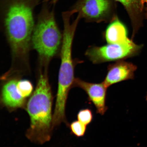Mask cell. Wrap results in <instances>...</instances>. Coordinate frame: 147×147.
I'll return each mask as SVG.
<instances>
[{"label":"cell","instance_id":"obj_1","mask_svg":"<svg viewBox=\"0 0 147 147\" xmlns=\"http://www.w3.org/2000/svg\"><path fill=\"white\" fill-rule=\"evenodd\" d=\"M34 0H6L3 4L1 23L11 55L9 76L21 75L30 72V52L35 22Z\"/></svg>","mask_w":147,"mask_h":147},{"label":"cell","instance_id":"obj_2","mask_svg":"<svg viewBox=\"0 0 147 147\" xmlns=\"http://www.w3.org/2000/svg\"><path fill=\"white\" fill-rule=\"evenodd\" d=\"M48 71L38 69L35 90L27 102L26 110L30 117V127L26 136L31 142L43 144L51 139L53 128V95L49 84Z\"/></svg>","mask_w":147,"mask_h":147},{"label":"cell","instance_id":"obj_3","mask_svg":"<svg viewBox=\"0 0 147 147\" xmlns=\"http://www.w3.org/2000/svg\"><path fill=\"white\" fill-rule=\"evenodd\" d=\"M62 38L54 10L45 5L38 16L32 39V49L37 53L38 69L48 70L51 61L59 55Z\"/></svg>","mask_w":147,"mask_h":147},{"label":"cell","instance_id":"obj_4","mask_svg":"<svg viewBox=\"0 0 147 147\" xmlns=\"http://www.w3.org/2000/svg\"><path fill=\"white\" fill-rule=\"evenodd\" d=\"M142 45H138L132 39L124 43L90 47L85 53L87 57L93 64L117 61L136 56L142 49Z\"/></svg>","mask_w":147,"mask_h":147},{"label":"cell","instance_id":"obj_5","mask_svg":"<svg viewBox=\"0 0 147 147\" xmlns=\"http://www.w3.org/2000/svg\"><path fill=\"white\" fill-rule=\"evenodd\" d=\"M71 10L88 22L110 23L117 16L110 0H79Z\"/></svg>","mask_w":147,"mask_h":147},{"label":"cell","instance_id":"obj_6","mask_svg":"<svg viewBox=\"0 0 147 147\" xmlns=\"http://www.w3.org/2000/svg\"><path fill=\"white\" fill-rule=\"evenodd\" d=\"M73 87H79L84 90L87 93L88 100L96 108L97 113L101 115H104L108 109L106 105L107 88L103 83H94L75 78Z\"/></svg>","mask_w":147,"mask_h":147},{"label":"cell","instance_id":"obj_7","mask_svg":"<svg viewBox=\"0 0 147 147\" xmlns=\"http://www.w3.org/2000/svg\"><path fill=\"white\" fill-rule=\"evenodd\" d=\"M137 66L124 60L116 61L108 67V72L103 83L107 88L114 84L124 81L133 80Z\"/></svg>","mask_w":147,"mask_h":147},{"label":"cell","instance_id":"obj_8","mask_svg":"<svg viewBox=\"0 0 147 147\" xmlns=\"http://www.w3.org/2000/svg\"><path fill=\"white\" fill-rule=\"evenodd\" d=\"M19 78L18 76H12L3 79L6 81L2 89L1 101L3 105L9 109H16L24 105L25 98L19 94L16 88Z\"/></svg>","mask_w":147,"mask_h":147},{"label":"cell","instance_id":"obj_9","mask_svg":"<svg viewBox=\"0 0 147 147\" xmlns=\"http://www.w3.org/2000/svg\"><path fill=\"white\" fill-rule=\"evenodd\" d=\"M122 4L130 18L133 28L131 39L143 26L145 17L144 3L143 0H114Z\"/></svg>","mask_w":147,"mask_h":147},{"label":"cell","instance_id":"obj_10","mask_svg":"<svg viewBox=\"0 0 147 147\" xmlns=\"http://www.w3.org/2000/svg\"><path fill=\"white\" fill-rule=\"evenodd\" d=\"M104 38L108 44L125 43L130 40L128 37L127 29L117 16L107 28Z\"/></svg>","mask_w":147,"mask_h":147},{"label":"cell","instance_id":"obj_11","mask_svg":"<svg viewBox=\"0 0 147 147\" xmlns=\"http://www.w3.org/2000/svg\"><path fill=\"white\" fill-rule=\"evenodd\" d=\"M16 88L19 94L25 98L32 94L33 89L32 83L27 80H18Z\"/></svg>","mask_w":147,"mask_h":147},{"label":"cell","instance_id":"obj_12","mask_svg":"<svg viewBox=\"0 0 147 147\" xmlns=\"http://www.w3.org/2000/svg\"><path fill=\"white\" fill-rule=\"evenodd\" d=\"M87 126L78 120L71 123L70 127L71 133L77 137H80L85 135Z\"/></svg>","mask_w":147,"mask_h":147},{"label":"cell","instance_id":"obj_13","mask_svg":"<svg viewBox=\"0 0 147 147\" xmlns=\"http://www.w3.org/2000/svg\"><path fill=\"white\" fill-rule=\"evenodd\" d=\"M93 118L92 113L91 110L89 109L80 110L78 114V120L86 126L91 123Z\"/></svg>","mask_w":147,"mask_h":147},{"label":"cell","instance_id":"obj_14","mask_svg":"<svg viewBox=\"0 0 147 147\" xmlns=\"http://www.w3.org/2000/svg\"><path fill=\"white\" fill-rule=\"evenodd\" d=\"M143 1L144 3H146V7L145 10V17L147 19V0H143Z\"/></svg>","mask_w":147,"mask_h":147},{"label":"cell","instance_id":"obj_15","mask_svg":"<svg viewBox=\"0 0 147 147\" xmlns=\"http://www.w3.org/2000/svg\"><path fill=\"white\" fill-rule=\"evenodd\" d=\"M46 1H51L53 3H55L57 1H58V0H46Z\"/></svg>","mask_w":147,"mask_h":147},{"label":"cell","instance_id":"obj_16","mask_svg":"<svg viewBox=\"0 0 147 147\" xmlns=\"http://www.w3.org/2000/svg\"><path fill=\"white\" fill-rule=\"evenodd\" d=\"M146 102H147V94L146 96Z\"/></svg>","mask_w":147,"mask_h":147}]
</instances>
